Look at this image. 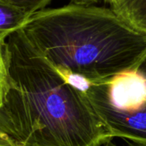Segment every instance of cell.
I'll return each instance as SVG.
<instances>
[{"label":"cell","mask_w":146,"mask_h":146,"mask_svg":"<svg viewBox=\"0 0 146 146\" xmlns=\"http://www.w3.org/2000/svg\"><path fill=\"white\" fill-rule=\"evenodd\" d=\"M112 139L86 93L21 29L0 43V146H101Z\"/></svg>","instance_id":"cell-1"},{"label":"cell","mask_w":146,"mask_h":146,"mask_svg":"<svg viewBox=\"0 0 146 146\" xmlns=\"http://www.w3.org/2000/svg\"><path fill=\"white\" fill-rule=\"evenodd\" d=\"M54 67L104 82L132 69L146 50V35L110 7L70 3L33 14L21 28Z\"/></svg>","instance_id":"cell-2"},{"label":"cell","mask_w":146,"mask_h":146,"mask_svg":"<svg viewBox=\"0 0 146 146\" xmlns=\"http://www.w3.org/2000/svg\"><path fill=\"white\" fill-rule=\"evenodd\" d=\"M107 82L92 83L84 92L113 138L146 141V104L135 110H121L109 99Z\"/></svg>","instance_id":"cell-3"},{"label":"cell","mask_w":146,"mask_h":146,"mask_svg":"<svg viewBox=\"0 0 146 146\" xmlns=\"http://www.w3.org/2000/svg\"><path fill=\"white\" fill-rule=\"evenodd\" d=\"M110 102L121 110H135L146 104V78L136 69L120 73L107 82Z\"/></svg>","instance_id":"cell-4"},{"label":"cell","mask_w":146,"mask_h":146,"mask_svg":"<svg viewBox=\"0 0 146 146\" xmlns=\"http://www.w3.org/2000/svg\"><path fill=\"white\" fill-rule=\"evenodd\" d=\"M112 9L131 27L146 35V0H121Z\"/></svg>","instance_id":"cell-5"},{"label":"cell","mask_w":146,"mask_h":146,"mask_svg":"<svg viewBox=\"0 0 146 146\" xmlns=\"http://www.w3.org/2000/svg\"><path fill=\"white\" fill-rule=\"evenodd\" d=\"M32 15L9 4L0 3V43L14 32L21 29Z\"/></svg>","instance_id":"cell-6"},{"label":"cell","mask_w":146,"mask_h":146,"mask_svg":"<svg viewBox=\"0 0 146 146\" xmlns=\"http://www.w3.org/2000/svg\"><path fill=\"white\" fill-rule=\"evenodd\" d=\"M52 0H0L1 3L16 7L30 15L47 9Z\"/></svg>","instance_id":"cell-7"},{"label":"cell","mask_w":146,"mask_h":146,"mask_svg":"<svg viewBox=\"0 0 146 146\" xmlns=\"http://www.w3.org/2000/svg\"><path fill=\"white\" fill-rule=\"evenodd\" d=\"M133 69H136L146 78V50Z\"/></svg>","instance_id":"cell-8"},{"label":"cell","mask_w":146,"mask_h":146,"mask_svg":"<svg viewBox=\"0 0 146 146\" xmlns=\"http://www.w3.org/2000/svg\"><path fill=\"white\" fill-rule=\"evenodd\" d=\"M105 146H119L114 144L112 141H110L105 144ZM123 146H146V141H139V140H130L127 141V145Z\"/></svg>","instance_id":"cell-9"},{"label":"cell","mask_w":146,"mask_h":146,"mask_svg":"<svg viewBox=\"0 0 146 146\" xmlns=\"http://www.w3.org/2000/svg\"><path fill=\"white\" fill-rule=\"evenodd\" d=\"M100 0H70V3L78 4H97Z\"/></svg>","instance_id":"cell-10"},{"label":"cell","mask_w":146,"mask_h":146,"mask_svg":"<svg viewBox=\"0 0 146 146\" xmlns=\"http://www.w3.org/2000/svg\"><path fill=\"white\" fill-rule=\"evenodd\" d=\"M104 1L106 3L110 4L111 8H114V7H115V6L120 3L121 0H104Z\"/></svg>","instance_id":"cell-11"}]
</instances>
